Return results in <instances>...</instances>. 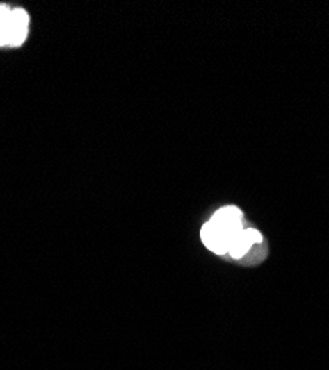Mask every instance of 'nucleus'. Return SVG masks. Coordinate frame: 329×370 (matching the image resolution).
<instances>
[{
    "label": "nucleus",
    "instance_id": "f03ea898",
    "mask_svg": "<svg viewBox=\"0 0 329 370\" xmlns=\"http://www.w3.org/2000/svg\"><path fill=\"white\" fill-rule=\"evenodd\" d=\"M200 237L203 244L207 246L209 251L217 255H224L229 252L230 239L221 228L214 226L211 222H207L200 230Z\"/></svg>",
    "mask_w": 329,
    "mask_h": 370
},
{
    "label": "nucleus",
    "instance_id": "f257e3e1",
    "mask_svg": "<svg viewBox=\"0 0 329 370\" xmlns=\"http://www.w3.org/2000/svg\"><path fill=\"white\" fill-rule=\"evenodd\" d=\"M209 222L214 224V226H217L218 228H221L227 235H229L230 243L236 237V235L243 230V227H242V212H241V209H237L236 206L221 208L220 210L215 212V214L212 215V218L209 219Z\"/></svg>",
    "mask_w": 329,
    "mask_h": 370
},
{
    "label": "nucleus",
    "instance_id": "7ed1b4c3",
    "mask_svg": "<svg viewBox=\"0 0 329 370\" xmlns=\"http://www.w3.org/2000/svg\"><path fill=\"white\" fill-rule=\"evenodd\" d=\"M261 240H263V237H261L259 231H257L255 228H243L232 240L229 252L227 253H230V256L234 258V260H239V258L248 253V251L251 249L255 243H259Z\"/></svg>",
    "mask_w": 329,
    "mask_h": 370
},
{
    "label": "nucleus",
    "instance_id": "20e7f679",
    "mask_svg": "<svg viewBox=\"0 0 329 370\" xmlns=\"http://www.w3.org/2000/svg\"><path fill=\"white\" fill-rule=\"evenodd\" d=\"M13 8L0 5V47H13Z\"/></svg>",
    "mask_w": 329,
    "mask_h": 370
}]
</instances>
